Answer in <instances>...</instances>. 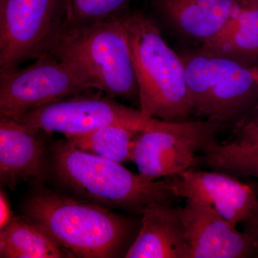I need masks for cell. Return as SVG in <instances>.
Wrapping results in <instances>:
<instances>
[{
	"label": "cell",
	"instance_id": "7",
	"mask_svg": "<svg viewBox=\"0 0 258 258\" xmlns=\"http://www.w3.org/2000/svg\"><path fill=\"white\" fill-rule=\"evenodd\" d=\"M98 91L74 64L47 55L23 69L0 74V117L16 119L28 112L83 93Z\"/></svg>",
	"mask_w": 258,
	"mask_h": 258
},
{
	"label": "cell",
	"instance_id": "17",
	"mask_svg": "<svg viewBox=\"0 0 258 258\" xmlns=\"http://www.w3.org/2000/svg\"><path fill=\"white\" fill-rule=\"evenodd\" d=\"M140 132L125 125H111L66 139L81 150L123 164L133 162L134 143Z\"/></svg>",
	"mask_w": 258,
	"mask_h": 258
},
{
	"label": "cell",
	"instance_id": "6",
	"mask_svg": "<svg viewBox=\"0 0 258 258\" xmlns=\"http://www.w3.org/2000/svg\"><path fill=\"white\" fill-rule=\"evenodd\" d=\"M223 125L198 118L169 121L153 118L134 143L133 162L146 179H160L192 169L198 153L217 140Z\"/></svg>",
	"mask_w": 258,
	"mask_h": 258
},
{
	"label": "cell",
	"instance_id": "14",
	"mask_svg": "<svg viewBox=\"0 0 258 258\" xmlns=\"http://www.w3.org/2000/svg\"><path fill=\"white\" fill-rule=\"evenodd\" d=\"M126 258H189L187 238L177 205L157 204L146 210Z\"/></svg>",
	"mask_w": 258,
	"mask_h": 258
},
{
	"label": "cell",
	"instance_id": "19",
	"mask_svg": "<svg viewBox=\"0 0 258 258\" xmlns=\"http://www.w3.org/2000/svg\"><path fill=\"white\" fill-rule=\"evenodd\" d=\"M132 1L64 0L63 25L60 33L119 17L128 11Z\"/></svg>",
	"mask_w": 258,
	"mask_h": 258
},
{
	"label": "cell",
	"instance_id": "5",
	"mask_svg": "<svg viewBox=\"0 0 258 258\" xmlns=\"http://www.w3.org/2000/svg\"><path fill=\"white\" fill-rule=\"evenodd\" d=\"M180 56L194 116L233 126L258 104L251 68L200 49Z\"/></svg>",
	"mask_w": 258,
	"mask_h": 258
},
{
	"label": "cell",
	"instance_id": "4",
	"mask_svg": "<svg viewBox=\"0 0 258 258\" xmlns=\"http://www.w3.org/2000/svg\"><path fill=\"white\" fill-rule=\"evenodd\" d=\"M49 55L79 68L100 92L139 106L132 50L120 16L62 32Z\"/></svg>",
	"mask_w": 258,
	"mask_h": 258
},
{
	"label": "cell",
	"instance_id": "11",
	"mask_svg": "<svg viewBox=\"0 0 258 258\" xmlns=\"http://www.w3.org/2000/svg\"><path fill=\"white\" fill-rule=\"evenodd\" d=\"M165 179L179 198L208 204L234 225L253 213L258 195L250 185L221 171L190 169Z\"/></svg>",
	"mask_w": 258,
	"mask_h": 258
},
{
	"label": "cell",
	"instance_id": "8",
	"mask_svg": "<svg viewBox=\"0 0 258 258\" xmlns=\"http://www.w3.org/2000/svg\"><path fill=\"white\" fill-rule=\"evenodd\" d=\"M63 18L64 0H0V74L49 55Z\"/></svg>",
	"mask_w": 258,
	"mask_h": 258
},
{
	"label": "cell",
	"instance_id": "22",
	"mask_svg": "<svg viewBox=\"0 0 258 258\" xmlns=\"http://www.w3.org/2000/svg\"><path fill=\"white\" fill-rule=\"evenodd\" d=\"M14 216L13 215L9 200L6 194L1 189L0 192V229L8 225Z\"/></svg>",
	"mask_w": 258,
	"mask_h": 258
},
{
	"label": "cell",
	"instance_id": "2",
	"mask_svg": "<svg viewBox=\"0 0 258 258\" xmlns=\"http://www.w3.org/2000/svg\"><path fill=\"white\" fill-rule=\"evenodd\" d=\"M23 212L25 218L73 257H117L123 251L126 254L141 226V221L110 209L47 189L32 195Z\"/></svg>",
	"mask_w": 258,
	"mask_h": 258
},
{
	"label": "cell",
	"instance_id": "12",
	"mask_svg": "<svg viewBox=\"0 0 258 258\" xmlns=\"http://www.w3.org/2000/svg\"><path fill=\"white\" fill-rule=\"evenodd\" d=\"M242 0H152L157 16L187 40L204 42L216 36L238 9Z\"/></svg>",
	"mask_w": 258,
	"mask_h": 258
},
{
	"label": "cell",
	"instance_id": "1",
	"mask_svg": "<svg viewBox=\"0 0 258 258\" xmlns=\"http://www.w3.org/2000/svg\"><path fill=\"white\" fill-rule=\"evenodd\" d=\"M50 168L66 191L88 203L142 215L153 205L181 201L170 183L146 179L121 163L81 150L66 140L51 147Z\"/></svg>",
	"mask_w": 258,
	"mask_h": 258
},
{
	"label": "cell",
	"instance_id": "15",
	"mask_svg": "<svg viewBox=\"0 0 258 258\" xmlns=\"http://www.w3.org/2000/svg\"><path fill=\"white\" fill-rule=\"evenodd\" d=\"M200 49L249 68L258 67V0H242L225 28Z\"/></svg>",
	"mask_w": 258,
	"mask_h": 258
},
{
	"label": "cell",
	"instance_id": "18",
	"mask_svg": "<svg viewBox=\"0 0 258 258\" xmlns=\"http://www.w3.org/2000/svg\"><path fill=\"white\" fill-rule=\"evenodd\" d=\"M200 163L236 178L258 176V144L238 146L216 140L202 153Z\"/></svg>",
	"mask_w": 258,
	"mask_h": 258
},
{
	"label": "cell",
	"instance_id": "13",
	"mask_svg": "<svg viewBox=\"0 0 258 258\" xmlns=\"http://www.w3.org/2000/svg\"><path fill=\"white\" fill-rule=\"evenodd\" d=\"M26 125L0 117V181L14 188L45 175L50 168L42 141Z\"/></svg>",
	"mask_w": 258,
	"mask_h": 258
},
{
	"label": "cell",
	"instance_id": "20",
	"mask_svg": "<svg viewBox=\"0 0 258 258\" xmlns=\"http://www.w3.org/2000/svg\"><path fill=\"white\" fill-rule=\"evenodd\" d=\"M232 128L230 138L226 142L238 146L258 144V104Z\"/></svg>",
	"mask_w": 258,
	"mask_h": 258
},
{
	"label": "cell",
	"instance_id": "21",
	"mask_svg": "<svg viewBox=\"0 0 258 258\" xmlns=\"http://www.w3.org/2000/svg\"><path fill=\"white\" fill-rule=\"evenodd\" d=\"M243 226V232L252 239L258 250V203L253 213L247 221L244 222Z\"/></svg>",
	"mask_w": 258,
	"mask_h": 258
},
{
	"label": "cell",
	"instance_id": "10",
	"mask_svg": "<svg viewBox=\"0 0 258 258\" xmlns=\"http://www.w3.org/2000/svg\"><path fill=\"white\" fill-rule=\"evenodd\" d=\"M179 214L189 258L257 257L252 239L208 204L186 200L184 206L179 207Z\"/></svg>",
	"mask_w": 258,
	"mask_h": 258
},
{
	"label": "cell",
	"instance_id": "3",
	"mask_svg": "<svg viewBox=\"0 0 258 258\" xmlns=\"http://www.w3.org/2000/svg\"><path fill=\"white\" fill-rule=\"evenodd\" d=\"M120 18L128 34L142 114L169 121L190 119L192 103L181 56L150 17L128 10Z\"/></svg>",
	"mask_w": 258,
	"mask_h": 258
},
{
	"label": "cell",
	"instance_id": "9",
	"mask_svg": "<svg viewBox=\"0 0 258 258\" xmlns=\"http://www.w3.org/2000/svg\"><path fill=\"white\" fill-rule=\"evenodd\" d=\"M152 118L115 98L93 92L49 103L25 113L17 121L34 132L63 134L64 137L93 132L111 125L144 130Z\"/></svg>",
	"mask_w": 258,
	"mask_h": 258
},
{
	"label": "cell",
	"instance_id": "23",
	"mask_svg": "<svg viewBox=\"0 0 258 258\" xmlns=\"http://www.w3.org/2000/svg\"><path fill=\"white\" fill-rule=\"evenodd\" d=\"M251 69H252V74H253L258 85V67L251 68Z\"/></svg>",
	"mask_w": 258,
	"mask_h": 258
},
{
	"label": "cell",
	"instance_id": "16",
	"mask_svg": "<svg viewBox=\"0 0 258 258\" xmlns=\"http://www.w3.org/2000/svg\"><path fill=\"white\" fill-rule=\"evenodd\" d=\"M1 258L73 257L40 227L14 217L0 229Z\"/></svg>",
	"mask_w": 258,
	"mask_h": 258
}]
</instances>
